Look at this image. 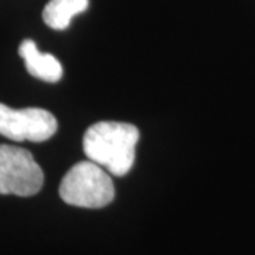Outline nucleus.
I'll return each mask as SVG.
<instances>
[{"instance_id":"1","label":"nucleus","mask_w":255,"mask_h":255,"mask_svg":"<svg viewBox=\"0 0 255 255\" xmlns=\"http://www.w3.org/2000/svg\"><path fill=\"white\" fill-rule=\"evenodd\" d=\"M139 130L124 122H98L87 129L82 146L88 160L114 176H125L136 156Z\"/></svg>"},{"instance_id":"2","label":"nucleus","mask_w":255,"mask_h":255,"mask_svg":"<svg viewBox=\"0 0 255 255\" xmlns=\"http://www.w3.org/2000/svg\"><path fill=\"white\" fill-rule=\"evenodd\" d=\"M60 197L67 204L82 209H101L115 197V187L110 173L91 160L80 162L64 176Z\"/></svg>"},{"instance_id":"3","label":"nucleus","mask_w":255,"mask_h":255,"mask_svg":"<svg viewBox=\"0 0 255 255\" xmlns=\"http://www.w3.org/2000/svg\"><path fill=\"white\" fill-rule=\"evenodd\" d=\"M43 183L44 173L27 149L0 145V194L34 196Z\"/></svg>"},{"instance_id":"4","label":"nucleus","mask_w":255,"mask_h":255,"mask_svg":"<svg viewBox=\"0 0 255 255\" xmlns=\"http://www.w3.org/2000/svg\"><path fill=\"white\" fill-rule=\"evenodd\" d=\"M57 119L46 110H13L0 104V135L16 142H44L57 132Z\"/></svg>"},{"instance_id":"5","label":"nucleus","mask_w":255,"mask_h":255,"mask_svg":"<svg viewBox=\"0 0 255 255\" xmlns=\"http://www.w3.org/2000/svg\"><path fill=\"white\" fill-rule=\"evenodd\" d=\"M30 75L47 82H57L63 77V67L54 55L40 53L33 40H24L18 47Z\"/></svg>"},{"instance_id":"6","label":"nucleus","mask_w":255,"mask_h":255,"mask_svg":"<svg viewBox=\"0 0 255 255\" xmlns=\"http://www.w3.org/2000/svg\"><path fill=\"white\" fill-rule=\"evenodd\" d=\"M90 0H50L43 10V20L48 27L65 30L74 16L88 9Z\"/></svg>"}]
</instances>
